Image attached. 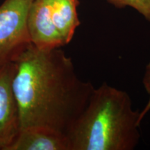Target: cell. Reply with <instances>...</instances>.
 <instances>
[{
  "mask_svg": "<svg viewBox=\"0 0 150 150\" xmlns=\"http://www.w3.org/2000/svg\"><path fill=\"white\" fill-rule=\"evenodd\" d=\"M14 63L20 129L43 127L68 137L89 102L93 84L78 76L61 48L41 50L32 44Z\"/></svg>",
  "mask_w": 150,
  "mask_h": 150,
  "instance_id": "cell-1",
  "label": "cell"
},
{
  "mask_svg": "<svg viewBox=\"0 0 150 150\" xmlns=\"http://www.w3.org/2000/svg\"><path fill=\"white\" fill-rule=\"evenodd\" d=\"M139 110L126 91L104 82L69 134L70 150H134L140 142Z\"/></svg>",
  "mask_w": 150,
  "mask_h": 150,
  "instance_id": "cell-2",
  "label": "cell"
},
{
  "mask_svg": "<svg viewBox=\"0 0 150 150\" xmlns=\"http://www.w3.org/2000/svg\"><path fill=\"white\" fill-rule=\"evenodd\" d=\"M79 0H33L27 26L31 42L42 50L68 45L80 25Z\"/></svg>",
  "mask_w": 150,
  "mask_h": 150,
  "instance_id": "cell-3",
  "label": "cell"
},
{
  "mask_svg": "<svg viewBox=\"0 0 150 150\" xmlns=\"http://www.w3.org/2000/svg\"><path fill=\"white\" fill-rule=\"evenodd\" d=\"M33 0H4L0 5V67L15 62L32 45L27 26Z\"/></svg>",
  "mask_w": 150,
  "mask_h": 150,
  "instance_id": "cell-4",
  "label": "cell"
},
{
  "mask_svg": "<svg viewBox=\"0 0 150 150\" xmlns=\"http://www.w3.org/2000/svg\"><path fill=\"white\" fill-rule=\"evenodd\" d=\"M16 63L0 67V150H8L20 131L18 103L13 87Z\"/></svg>",
  "mask_w": 150,
  "mask_h": 150,
  "instance_id": "cell-5",
  "label": "cell"
},
{
  "mask_svg": "<svg viewBox=\"0 0 150 150\" xmlns=\"http://www.w3.org/2000/svg\"><path fill=\"white\" fill-rule=\"evenodd\" d=\"M8 150H70L69 138L43 127L20 129Z\"/></svg>",
  "mask_w": 150,
  "mask_h": 150,
  "instance_id": "cell-6",
  "label": "cell"
},
{
  "mask_svg": "<svg viewBox=\"0 0 150 150\" xmlns=\"http://www.w3.org/2000/svg\"><path fill=\"white\" fill-rule=\"evenodd\" d=\"M116 8H123L127 6L136 9L147 21L150 22V0H106Z\"/></svg>",
  "mask_w": 150,
  "mask_h": 150,
  "instance_id": "cell-7",
  "label": "cell"
},
{
  "mask_svg": "<svg viewBox=\"0 0 150 150\" xmlns=\"http://www.w3.org/2000/svg\"><path fill=\"white\" fill-rule=\"evenodd\" d=\"M142 84H143L144 88L145 89L146 92L149 95V99H148L147 104L140 112V120L141 121L150 111V61L145 67V72H144L143 78H142Z\"/></svg>",
  "mask_w": 150,
  "mask_h": 150,
  "instance_id": "cell-8",
  "label": "cell"
}]
</instances>
